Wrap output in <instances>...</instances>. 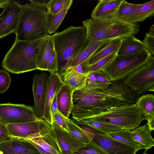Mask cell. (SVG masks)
Returning <instances> with one entry per match:
<instances>
[{"label": "cell", "instance_id": "obj_1", "mask_svg": "<svg viewBox=\"0 0 154 154\" xmlns=\"http://www.w3.org/2000/svg\"><path fill=\"white\" fill-rule=\"evenodd\" d=\"M123 79L112 81L105 88L85 87L74 91L72 118L78 121L113 108L135 104L140 94L126 85Z\"/></svg>", "mask_w": 154, "mask_h": 154}, {"label": "cell", "instance_id": "obj_2", "mask_svg": "<svg viewBox=\"0 0 154 154\" xmlns=\"http://www.w3.org/2000/svg\"><path fill=\"white\" fill-rule=\"evenodd\" d=\"M29 1L30 3L21 5L15 40H36L48 34L46 6L49 0Z\"/></svg>", "mask_w": 154, "mask_h": 154}, {"label": "cell", "instance_id": "obj_3", "mask_svg": "<svg viewBox=\"0 0 154 154\" xmlns=\"http://www.w3.org/2000/svg\"><path fill=\"white\" fill-rule=\"evenodd\" d=\"M52 35L58 69L60 70L69 67L83 48L86 42L85 29L83 26H71Z\"/></svg>", "mask_w": 154, "mask_h": 154}, {"label": "cell", "instance_id": "obj_4", "mask_svg": "<svg viewBox=\"0 0 154 154\" xmlns=\"http://www.w3.org/2000/svg\"><path fill=\"white\" fill-rule=\"evenodd\" d=\"M43 38L34 41L15 40L4 57L2 67L15 74L38 69L36 56Z\"/></svg>", "mask_w": 154, "mask_h": 154}, {"label": "cell", "instance_id": "obj_5", "mask_svg": "<svg viewBox=\"0 0 154 154\" xmlns=\"http://www.w3.org/2000/svg\"><path fill=\"white\" fill-rule=\"evenodd\" d=\"M83 119L106 123L123 129L131 130L139 126L144 120L136 104L113 108Z\"/></svg>", "mask_w": 154, "mask_h": 154}, {"label": "cell", "instance_id": "obj_6", "mask_svg": "<svg viewBox=\"0 0 154 154\" xmlns=\"http://www.w3.org/2000/svg\"><path fill=\"white\" fill-rule=\"evenodd\" d=\"M151 56L147 49L131 54H118L101 70L109 77L111 81L123 79L146 63Z\"/></svg>", "mask_w": 154, "mask_h": 154}, {"label": "cell", "instance_id": "obj_7", "mask_svg": "<svg viewBox=\"0 0 154 154\" xmlns=\"http://www.w3.org/2000/svg\"><path fill=\"white\" fill-rule=\"evenodd\" d=\"M124 83L140 95L154 91V57L151 56L143 65L124 79Z\"/></svg>", "mask_w": 154, "mask_h": 154}, {"label": "cell", "instance_id": "obj_8", "mask_svg": "<svg viewBox=\"0 0 154 154\" xmlns=\"http://www.w3.org/2000/svg\"><path fill=\"white\" fill-rule=\"evenodd\" d=\"M33 106L10 103L0 104V122L7 125L35 121Z\"/></svg>", "mask_w": 154, "mask_h": 154}, {"label": "cell", "instance_id": "obj_9", "mask_svg": "<svg viewBox=\"0 0 154 154\" xmlns=\"http://www.w3.org/2000/svg\"><path fill=\"white\" fill-rule=\"evenodd\" d=\"M6 126L11 137L24 139L43 136L49 132L51 128V125L42 119L8 124Z\"/></svg>", "mask_w": 154, "mask_h": 154}, {"label": "cell", "instance_id": "obj_10", "mask_svg": "<svg viewBox=\"0 0 154 154\" xmlns=\"http://www.w3.org/2000/svg\"><path fill=\"white\" fill-rule=\"evenodd\" d=\"M117 17L86 19L82 22L86 31V40L99 41L107 39Z\"/></svg>", "mask_w": 154, "mask_h": 154}, {"label": "cell", "instance_id": "obj_11", "mask_svg": "<svg viewBox=\"0 0 154 154\" xmlns=\"http://www.w3.org/2000/svg\"><path fill=\"white\" fill-rule=\"evenodd\" d=\"M19 1L11 0L0 14V39L15 33L21 10Z\"/></svg>", "mask_w": 154, "mask_h": 154}, {"label": "cell", "instance_id": "obj_12", "mask_svg": "<svg viewBox=\"0 0 154 154\" xmlns=\"http://www.w3.org/2000/svg\"><path fill=\"white\" fill-rule=\"evenodd\" d=\"M50 131L58 145L61 154H72L85 144L65 130L53 119Z\"/></svg>", "mask_w": 154, "mask_h": 154}, {"label": "cell", "instance_id": "obj_13", "mask_svg": "<svg viewBox=\"0 0 154 154\" xmlns=\"http://www.w3.org/2000/svg\"><path fill=\"white\" fill-rule=\"evenodd\" d=\"M48 78L47 73L44 72L35 74L33 78V107L36 117L39 119H43Z\"/></svg>", "mask_w": 154, "mask_h": 154}, {"label": "cell", "instance_id": "obj_14", "mask_svg": "<svg viewBox=\"0 0 154 154\" xmlns=\"http://www.w3.org/2000/svg\"><path fill=\"white\" fill-rule=\"evenodd\" d=\"M106 134L95 135L91 140L107 154H136L138 150L134 147L111 138Z\"/></svg>", "mask_w": 154, "mask_h": 154}, {"label": "cell", "instance_id": "obj_15", "mask_svg": "<svg viewBox=\"0 0 154 154\" xmlns=\"http://www.w3.org/2000/svg\"><path fill=\"white\" fill-rule=\"evenodd\" d=\"M64 84L59 73L57 72L50 73L48 76L43 120L51 125L53 122L50 112L51 104L61 87Z\"/></svg>", "mask_w": 154, "mask_h": 154}, {"label": "cell", "instance_id": "obj_16", "mask_svg": "<svg viewBox=\"0 0 154 154\" xmlns=\"http://www.w3.org/2000/svg\"><path fill=\"white\" fill-rule=\"evenodd\" d=\"M0 154H41L35 146L26 139L14 137L0 144Z\"/></svg>", "mask_w": 154, "mask_h": 154}, {"label": "cell", "instance_id": "obj_17", "mask_svg": "<svg viewBox=\"0 0 154 154\" xmlns=\"http://www.w3.org/2000/svg\"><path fill=\"white\" fill-rule=\"evenodd\" d=\"M138 23L128 21L117 17L116 22L107 39L114 40L134 36L140 31Z\"/></svg>", "mask_w": 154, "mask_h": 154}, {"label": "cell", "instance_id": "obj_18", "mask_svg": "<svg viewBox=\"0 0 154 154\" xmlns=\"http://www.w3.org/2000/svg\"><path fill=\"white\" fill-rule=\"evenodd\" d=\"M123 0H99L91 14L92 19H105L116 17Z\"/></svg>", "mask_w": 154, "mask_h": 154}, {"label": "cell", "instance_id": "obj_19", "mask_svg": "<svg viewBox=\"0 0 154 154\" xmlns=\"http://www.w3.org/2000/svg\"><path fill=\"white\" fill-rule=\"evenodd\" d=\"M90 72L80 73L76 71L73 66H69L60 70V75L63 78L64 83L74 91L84 88Z\"/></svg>", "mask_w": 154, "mask_h": 154}, {"label": "cell", "instance_id": "obj_20", "mask_svg": "<svg viewBox=\"0 0 154 154\" xmlns=\"http://www.w3.org/2000/svg\"><path fill=\"white\" fill-rule=\"evenodd\" d=\"M26 139L35 146L41 154H61L58 145L50 130L43 136Z\"/></svg>", "mask_w": 154, "mask_h": 154}, {"label": "cell", "instance_id": "obj_21", "mask_svg": "<svg viewBox=\"0 0 154 154\" xmlns=\"http://www.w3.org/2000/svg\"><path fill=\"white\" fill-rule=\"evenodd\" d=\"M54 49V38L52 35H47L44 37L36 56L38 69L48 71V60Z\"/></svg>", "mask_w": 154, "mask_h": 154}, {"label": "cell", "instance_id": "obj_22", "mask_svg": "<svg viewBox=\"0 0 154 154\" xmlns=\"http://www.w3.org/2000/svg\"><path fill=\"white\" fill-rule=\"evenodd\" d=\"M74 91L64 84L57 94L58 110L64 117L69 118L73 107L72 100Z\"/></svg>", "mask_w": 154, "mask_h": 154}, {"label": "cell", "instance_id": "obj_23", "mask_svg": "<svg viewBox=\"0 0 154 154\" xmlns=\"http://www.w3.org/2000/svg\"><path fill=\"white\" fill-rule=\"evenodd\" d=\"M112 40H113L109 39L99 41L86 40L82 50L74 59L69 66H77L85 62L103 46Z\"/></svg>", "mask_w": 154, "mask_h": 154}, {"label": "cell", "instance_id": "obj_24", "mask_svg": "<svg viewBox=\"0 0 154 154\" xmlns=\"http://www.w3.org/2000/svg\"><path fill=\"white\" fill-rule=\"evenodd\" d=\"M154 0L142 4H134L133 10L125 20L135 23H140L153 16Z\"/></svg>", "mask_w": 154, "mask_h": 154}, {"label": "cell", "instance_id": "obj_25", "mask_svg": "<svg viewBox=\"0 0 154 154\" xmlns=\"http://www.w3.org/2000/svg\"><path fill=\"white\" fill-rule=\"evenodd\" d=\"M122 40L116 39L110 41L86 61L82 63L83 66H86L94 64L112 54L118 51Z\"/></svg>", "mask_w": 154, "mask_h": 154}, {"label": "cell", "instance_id": "obj_26", "mask_svg": "<svg viewBox=\"0 0 154 154\" xmlns=\"http://www.w3.org/2000/svg\"><path fill=\"white\" fill-rule=\"evenodd\" d=\"M152 131L146 124L131 129V133L133 139L140 143L146 150L154 146Z\"/></svg>", "mask_w": 154, "mask_h": 154}, {"label": "cell", "instance_id": "obj_27", "mask_svg": "<svg viewBox=\"0 0 154 154\" xmlns=\"http://www.w3.org/2000/svg\"><path fill=\"white\" fill-rule=\"evenodd\" d=\"M143 43L134 36L122 39L118 54L126 55L136 53L146 49Z\"/></svg>", "mask_w": 154, "mask_h": 154}, {"label": "cell", "instance_id": "obj_28", "mask_svg": "<svg viewBox=\"0 0 154 154\" xmlns=\"http://www.w3.org/2000/svg\"><path fill=\"white\" fill-rule=\"evenodd\" d=\"M135 104L142 113L144 120H147L149 117L154 115V96L152 94L140 97Z\"/></svg>", "mask_w": 154, "mask_h": 154}, {"label": "cell", "instance_id": "obj_29", "mask_svg": "<svg viewBox=\"0 0 154 154\" xmlns=\"http://www.w3.org/2000/svg\"><path fill=\"white\" fill-rule=\"evenodd\" d=\"M131 131V129H125L106 134L111 138L134 147L138 150L143 149L140 143L133 139Z\"/></svg>", "mask_w": 154, "mask_h": 154}, {"label": "cell", "instance_id": "obj_30", "mask_svg": "<svg viewBox=\"0 0 154 154\" xmlns=\"http://www.w3.org/2000/svg\"><path fill=\"white\" fill-rule=\"evenodd\" d=\"M71 5L68 6L56 14L53 15L47 13V20L48 34L54 33L57 31Z\"/></svg>", "mask_w": 154, "mask_h": 154}, {"label": "cell", "instance_id": "obj_31", "mask_svg": "<svg viewBox=\"0 0 154 154\" xmlns=\"http://www.w3.org/2000/svg\"><path fill=\"white\" fill-rule=\"evenodd\" d=\"M76 122L91 127L106 134L116 132L123 129L121 127L106 123L82 119Z\"/></svg>", "mask_w": 154, "mask_h": 154}, {"label": "cell", "instance_id": "obj_32", "mask_svg": "<svg viewBox=\"0 0 154 154\" xmlns=\"http://www.w3.org/2000/svg\"><path fill=\"white\" fill-rule=\"evenodd\" d=\"M65 119L69 132L73 136L85 144L90 142L91 139L74 122L73 120L66 117Z\"/></svg>", "mask_w": 154, "mask_h": 154}, {"label": "cell", "instance_id": "obj_33", "mask_svg": "<svg viewBox=\"0 0 154 154\" xmlns=\"http://www.w3.org/2000/svg\"><path fill=\"white\" fill-rule=\"evenodd\" d=\"M72 0H50L46 5L47 13L56 14L68 6L71 5Z\"/></svg>", "mask_w": 154, "mask_h": 154}, {"label": "cell", "instance_id": "obj_34", "mask_svg": "<svg viewBox=\"0 0 154 154\" xmlns=\"http://www.w3.org/2000/svg\"><path fill=\"white\" fill-rule=\"evenodd\" d=\"M118 51L112 54L94 64L86 66H83L84 72H95L103 69L117 55Z\"/></svg>", "mask_w": 154, "mask_h": 154}, {"label": "cell", "instance_id": "obj_35", "mask_svg": "<svg viewBox=\"0 0 154 154\" xmlns=\"http://www.w3.org/2000/svg\"><path fill=\"white\" fill-rule=\"evenodd\" d=\"M72 154H107L91 140L78 149Z\"/></svg>", "mask_w": 154, "mask_h": 154}, {"label": "cell", "instance_id": "obj_36", "mask_svg": "<svg viewBox=\"0 0 154 154\" xmlns=\"http://www.w3.org/2000/svg\"><path fill=\"white\" fill-rule=\"evenodd\" d=\"M133 6L134 4L128 3L123 0L119 6L116 17L125 20L131 13Z\"/></svg>", "mask_w": 154, "mask_h": 154}, {"label": "cell", "instance_id": "obj_37", "mask_svg": "<svg viewBox=\"0 0 154 154\" xmlns=\"http://www.w3.org/2000/svg\"><path fill=\"white\" fill-rule=\"evenodd\" d=\"M11 81L8 73L3 69L0 70V93H4L8 89Z\"/></svg>", "mask_w": 154, "mask_h": 154}, {"label": "cell", "instance_id": "obj_38", "mask_svg": "<svg viewBox=\"0 0 154 154\" xmlns=\"http://www.w3.org/2000/svg\"><path fill=\"white\" fill-rule=\"evenodd\" d=\"M109 86L102 84L99 82L93 72H90L88 76L85 87L91 88H105Z\"/></svg>", "mask_w": 154, "mask_h": 154}, {"label": "cell", "instance_id": "obj_39", "mask_svg": "<svg viewBox=\"0 0 154 154\" xmlns=\"http://www.w3.org/2000/svg\"><path fill=\"white\" fill-rule=\"evenodd\" d=\"M74 122L80 128L84 133L91 139L96 135L105 134L106 133L99 131L89 125L79 123L73 120Z\"/></svg>", "mask_w": 154, "mask_h": 154}, {"label": "cell", "instance_id": "obj_40", "mask_svg": "<svg viewBox=\"0 0 154 154\" xmlns=\"http://www.w3.org/2000/svg\"><path fill=\"white\" fill-rule=\"evenodd\" d=\"M58 70L57 57L54 49L48 61V71L52 73L57 72Z\"/></svg>", "mask_w": 154, "mask_h": 154}, {"label": "cell", "instance_id": "obj_41", "mask_svg": "<svg viewBox=\"0 0 154 154\" xmlns=\"http://www.w3.org/2000/svg\"><path fill=\"white\" fill-rule=\"evenodd\" d=\"M142 42L145 48L150 52L151 55H154V36L146 33Z\"/></svg>", "mask_w": 154, "mask_h": 154}, {"label": "cell", "instance_id": "obj_42", "mask_svg": "<svg viewBox=\"0 0 154 154\" xmlns=\"http://www.w3.org/2000/svg\"><path fill=\"white\" fill-rule=\"evenodd\" d=\"M6 125L0 122V144L12 140Z\"/></svg>", "mask_w": 154, "mask_h": 154}, {"label": "cell", "instance_id": "obj_43", "mask_svg": "<svg viewBox=\"0 0 154 154\" xmlns=\"http://www.w3.org/2000/svg\"><path fill=\"white\" fill-rule=\"evenodd\" d=\"M97 79L100 83L109 86L112 83L109 77L101 70L93 72Z\"/></svg>", "mask_w": 154, "mask_h": 154}, {"label": "cell", "instance_id": "obj_44", "mask_svg": "<svg viewBox=\"0 0 154 154\" xmlns=\"http://www.w3.org/2000/svg\"><path fill=\"white\" fill-rule=\"evenodd\" d=\"M65 117L58 110L52 116V119H54L61 126L69 132Z\"/></svg>", "mask_w": 154, "mask_h": 154}, {"label": "cell", "instance_id": "obj_45", "mask_svg": "<svg viewBox=\"0 0 154 154\" xmlns=\"http://www.w3.org/2000/svg\"><path fill=\"white\" fill-rule=\"evenodd\" d=\"M56 96L55 97L51 107L50 112L52 117V116L58 110Z\"/></svg>", "mask_w": 154, "mask_h": 154}, {"label": "cell", "instance_id": "obj_46", "mask_svg": "<svg viewBox=\"0 0 154 154\" xmlns=\"http://www.w3.org/2000/svg\"><path fill=\"white\" fill-rule=\"evenodd\" d=\"M147 122L146 124L148 128L152 131L154 130V115L149 117L147 119Z\"/></svg>", "mask_w": 154, "mask_h": 154}, {"label": "cell", "instance_id": "obj_47", "mask_svg": "<svg viewBox=\"0 0 154 154\" xmlns=\"http://www.w3.org/2000/svg\"><path fill=\"white\" fill-rule=\"evenodd\" d=\"M11 0H0V8H3L6 6Z\"/></svg>", "mask_w": 154, "mask_h": 154}, {"label": "cell", "instance_id": "obj_48", "mask_svg": "<svg viewBox=\"0 0 154 154\" xmlns=\"http://www.w3.org/2000/svg\"><path fill=\"white\" fill-rule=\"evenodd\" d=\"M148 33L151 35L154 36V25L153 24L150 26L149 32Z\"/></svg>", "mask_w": 154, "mask_h": 154}, {"label": "cell", "instance_id": "obj_49", "mask_svg": "<svg viewBox=\"0 0 154 154\" xmlns=\"http://www.w3.org/2000/svg\"><path fill=\"white\" fill-rule=\"evenodd\" d=\"M147 154V153H146V152H145L143 153V154Z\"/></svg>", "mask_w": 154, "mask_h": 154}]
</instances>
